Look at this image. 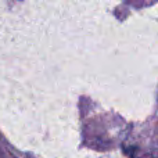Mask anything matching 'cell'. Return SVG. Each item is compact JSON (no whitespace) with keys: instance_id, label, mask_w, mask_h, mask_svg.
I'll return each mask as SVG.
<instances>
[]
</instances>
